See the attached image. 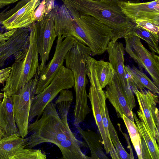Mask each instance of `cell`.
<instances>
[{
    "label": "cell",
    "mask_w": 159,
    "mask_h": 159,
    "mask_svg": "<svg viewBox=\"0 0 159 159\" xmlns=\"http://www.w3.org/2000/svg\"><path fill=\"white\" fill-rule=\"evenodd\" d=\"M130 137L139 159H142L141 139L137 126L134 122L124 115L122 117Z\"/></svg>",
    "instance_id": "obj_27"
},
{
    "label": "cell",
    "mask_w": 159,
    "mask_h": 159,
    "mask_svg": "<svg viewBox=\"0 0 159 159\" xmlns=\"http://www.w3.org/2000/svg\"><path fill=\"white\" fill-rule=\"evenodd\" d=\"M94 59L92 57H89L86 62L87 75L90 83L88 98L90 101L93 115L106 153H109L113 159H119L113 144L106 135L103 125L102 110L106 104V98L104 91L101 87L96 76Z\"/></svg>",
    "instance_id": "obj_6"
},
{
    "label": "cell",
    "mask_w": 159,
    "mask_h": 159,
    "mask_svg": "<svg viewBox=\"0 0 159 159\" xmlns=\"http://www.w3.org/2000/svg\"><path fill=\"white\" fill-rule=\"evenodd\" d=\"M91 54L89 47L75 39L73 46L65 57L66 67L71 70L74 78L75 103L73 115L75 126L83 122L91 112L87 102L88 98L86 87L88 81L86 62Z\"/></svg>",
    "instance_id": "obj_2"
},
{
    "label": "cell",
    "mask_w": 159,
    "mask_h": 159,
    "mask_svg": "<svg viewBox=\"0 0 159 159\" xmlns=\"http://www.w3.org/2000/svg\"><path fill=\"white\" fill-rule=\"evenodd\" d=\"M54 0L55 1V0Z\"/></svg>",
    "instance_id": "obj_38"
},
{
    "label": "cell",
    "mask_w": 159,
    "mask_h": 159,
    "mask_svg": "<svg viewBox=\"0 0 159 159\" xmlns=\"http://www.w3.org/2000/svg\"><path fill=\"white\" fill-rule=\"evenodd\" d=\"M40 73L39 69L33 78L16 93L11 95L15 120L18 133L26 137L28 133L29 118L31 105L35 95Z\"/></svg>",
    "instance_id": "obj_8"
},
{
    "label": "cell",
    "mask_w": 159,
    "mask_h": 159,
    "mask_svg": "<svg viewBox=\"0 0 159 159\" xmlns=\"http://www.w3.org/2000/svg\"><path fill=\"white\" fill-rule=\"evenodd\" d=\"M4 96V93H0V103L2 100Z\"/></svg>",
    "instance_id": "obj_37"
},
{
    "label": "cell",
    "mask_w": 159,
    "mask_h": 159,
    "mask_svg": "<svg viewBox=\"0 0 159 159\" xmlns=\"http://www.w3.org/2000/svg\"><path fill=\"white\" fill-rule=\"evenodd\" d=\"M40 0H30L20 9L1 22L8 30L27 28L34 23V12L40 2Z\"/></svg>",
    "instance_id": "obj_18"
},
{
    "label": "cell",
    "mask_w": 159,
    "mask_h": 159,
    "mask_svg": "<svg viewBox=\"0 0 159 159\" xmlns=\"http://www.w3.org/2000/svg\"><path fill=\"white\" fill-rule=\"evenodd\" d=\"M57 37L53 56L40 73L36 88V95L41 93L50 83L61 66L63 65L67 53L74 44L75 39L72 37H67L64 40L61 36Z\"/></svg>",
    "instance_id": "obj_12"
},
{
    "label": "cell",
    "mask_w": 159,
    "mask_h": 159,
    "mask_svg": "<svg viewBox=\"0 0 159 159\" xmlns=\"http://www.w3.org/2000/svg\"><path fill=\"white\" fill-rule=\"evenodd\" d=\"M28 137L25 148L33 147L45 143H49L57 146L62 141L75 137L70 128L68 122L60 118L55 103L51 102L45 108L41 117L29 124Z\"/></svg>",
    "instance_id": "obj_3"
},
{
    "label": "cell",
    "mask_w": 159,
    "mask_h": 159,
    "mask_svg": "<svg viewBox=\"0 0 159 159\" xmlns=\"http://www.w3.org/2000/svg\"></svg>",
    "instance_id": "obj_39"
},
{
    "label": "cell",
    "mask_w": 159,
    "mask_h": 159,
    "mask_svg": "<svg viewBox=\"0 0 159 159\" xmlns=\"http://www.w3.org/2000/svg\"><path fill=\"white\" fill-rule=\"evenodd\" d=\"M104 92L107 98L115 108L118 117L122 118L124 115L134 122L133 112L123 92L116 74L112 81L106 87Z\"/></svg>",
    "instance_id": "obj_17"
},
{
    "label": "cell",
    "mask_w": 159,
    "mask_h": 159,
    "mask_svg": "<svg viewBox=\"0 0 159 159\" xmlns=\"http://www.w3.org/2000/svg\"><path fill=\"white\" fill-rule=\"evenodd\" d=\"M96 76L101 88H105L112 81L115 73L111 64L102 60L94 59Z\"/></svg>",
    "instance_id": "obj_24"
},
{
    "label": "cell",
    "mask_w": 159,
    "mask_h": 159,
    "mask_svg": "<svg viewBox=\"0 0 159 159\" xmlns=\"http://www.w3.org/2000/svg\"><path fill=\"white\" fill-rule=\"evenodd\" d=\"M117 1L119 2H122L129 3H138L139 2L140 0H112Z\"/></svg>",
    "instance_id": "obj_35"
},
{
    "label": "cell",
    "mask_w": 159,
    "mask_h": 159,
    "mask_svg": "<svg viewBox=\"0 0 159 159\" xmlns=\"http://www.w3.org/2000/svg\"><path fill=\"white\" fill-rule=\"evenodd\" d=\"M28 141L27 138L19 134L4 137L0 140V159H11L16 152L25 148Z\"/></svg>",
    "instance_id": "obj_21"
},
{
    "label": "cell",
    "mask_w": 159,
    "mask_h": 159,
    "mask_svg": "<svg viewBox=\"0 0 159 159\" xmlns=\"http://www.w3.org/2000/svg\"><path fill=\"white\" fill-rule=\"evenodd\" d=\"M131 88L137 98L139 110L144 121L158 144L159 111L157 107L159 102L158 96L148 90H138L135 87Z\"/></svg>",
    "instance_id": "obj_13"
},
{
    "label": "cell",
    "mask_w": 159,
    "mask_h": 159,
    "mask_svg": "<svg viewBox=\"0 0 159 159\" xmlns=\"http://www.w3.org/2000/svg\"><path fill=\"white\" fill-rule=\"evenodd\" d=\"M134 22L137 26L156 34H159V25L151 21L144 20H137Z\"/></svg>",
    "instance_id": "obj_30"
},
{
    "label": "cell",
    "mask_w": 159,
    "mask_h": 159,
    "mask_svg": "<svg viewBox=\"0 0 159 159\" xmlns=\"http://www.w3.org/2000/svg\"><path fill=\"white\" fill-rule=\"evenodd\" d=\"M66 6L76 9L80 14L91 16L111 28V41H116L131 33L135 22L122 11L119 1L112 0H61Z\"/></svg>",
    "instance_id": "obj_1"
},
{
    "label": "cell",
    "mask_w": 159,
    "mask_h": 159,
    "mask_svg": "<svg viewBox=\"0 0 159 159\" xmlns=\"http://www.w3.org/2000/svg\"><path fill=\"white\" fill-rule=\"evenodd\" d=\"M29 43L26 48L14 56L9 76L1 90L11 96L24 86L36 74L39 68V52L35 40L34 23L29 28Z\"/></svg>",
    "instance_id": "obj_5"
},
{
    "label": "cell",
    "mask_w": 159,
    "mask_h": 159,
    "mask_svg": "<svg viewBox=\"0 0 159 159\" xmlns=\"http://www.w3.org/2000/svg\"><path fill=\"white\" fill-rule=\"evenodd\" d=\"M109 116V113L106 104L103 107L102 110V121L106 135L110 142L112 143L110 137L109 131V122L108 120Z\"/></svg>",
    "instance_id": "obj_32"
},
{
    "label": "cell",
    "mask_w": 159,
    "mask_h": 159,
    "mask_svg": "<svg viewBox=\"0 0 159 159\" xmlns=\"http://www.w3.org/2000/svg\"><path fill=\"white\" fill-rule=\"evenodd\" d=\"M127 79L131 87H135L138 90L148 89L153 93L158 94L159 88L153 81L135 66L124 65Z\"/></svg>",
    "instance_id": "obj_20"
},
{
    "label": "cell",
    "mask_w": 159,
    "mask_h": 159,
    "mask_svg": "<svg viewBox=\"0 0 159 159\" xmlns=\"http://www.w3.org/2000/svg\"><path fill=\"white\" fill-rule=\"evenodd\" d=\"M131 33L145 41L152 52L159 54V35L137 25L134 27Z\"/></svg>",
    "instance_id": "obj_26"
},
{
    "label": "cell",
    "mask_w": 159,
    "mask_h": 159,
    "mask_svg": "<svg viewBox=\"0 0 159 159\" xmlns=\"http://www.w3.org/2000/svg\"><path fill=\"white\" fill-rule=\"evenodd\" d=\"M66 7L75 21L68 36L89 47L91 56L102 54L111 40L112 30L92 16L81 14L73 8Z\"/></svg>",
    "instance_id": "obj_4"
},
{
    "label": "cell",
    "mask_w": 159,
    "mask_h": 159,
    "mask_svg": "<svg viewBox=\"0 0 159 159\" xmlns=\"http://www.w3.org/2000/svg\"><path fill=\"white\" fill-rule=\"evenodd\" d=\"M125 50L137 64L140 70L144 69L159 88V57L155 53L148 51L142 43L140 39L132 33L124 38Z\"/></svg>",
    "instance_id": "obj_9"
},
{
    "label": "cell",
    "mask_w": 159,
    "mask_h": 159,
    "mask_svg": "<svg viewBox=\"0 0 159 159\" xmlns=\"http://www.w3.org/2000/svg\"><path fill=\"white\" fill-rule=\"evenodd\" d=\"M35 40L40 63L39 70L41 72L44 68L56 37L55 31L54 16L52 10L45 15L43 19L34 23Z\"/></svg>",
    "instance_id": "obj_10"
},
{
    "label": "cell",
    "mask_w": 159,
    "mask_h": 159,
    "mask_svg": "<svg viewBox=\"0 0 159 159\" xmlns=\"http://www.w3.org/2000/svg\"><path fill=\"white\" fill-rule=\"evenodd\" d=\"M81 146L87 147L86 143L75 136L62 141L57 146L61 151L62 159H90L82 152Z\"/></svg>",
    "instance_id": "obj_23"
},
{
    "label": "cell",
    "mask_w": 159,
    "mask_h": 159,
    "mask_svg": "<svg viewBox=\"0 0 159 159\" xmlns=\"http://www.w3.org/2000/svg\"><path fill=\"white\" fill-rule=\"evenodd\" d=\"M20 0H0V8L13 3Z\"/></svg>",
    "instance_id": "obj_34"
},
{
    "label": "cell",
    "mask_w": 159,
    "mask_h": 159,
    "mask_svg": "<svg viewBox=\"0 0 159 159\" xmlns=\"http://www.w3.org/2000/svg\"><path fill=\"white\" fill-rule=\"evenodd\" d=\"M74 86L72 71L62 65L49 84L41 93L35 96L29 114V122L36 116V119H39L47 106L62 90L68 89Z\"/></svg>",
    "instance_id": "obj_7"
},
{
    "label": "cell",
    "mask_w": 159,
    "mask_h": 159,
    "mask_svg": "<svg viewBox=\"0 0 159 159\" xmlns=\"http://www.w3.org/2000/svg\"><path fill=\"white\" fill-rule=\"evenodd\" d=\"M11 69V66L0 70V84L3 83L8 78Z\"/></svg>",
    "instance_id": "obj_33"
},
{
    "label": "cell",
    "mask_w": 159,
    "mask_h": 159,
    "mask_svg": "<svg viewBox=\"0 0 159 159\" xmlns=\"http://www.w3.org/2000/svg\"><path fill=\"white\" fill-rule=\"evenodd\" d=\"M124 96L131 110L136 106L135 100L128 82L124 68L125 48L123 44L116 41H110L106 50Z\"/></svg>",
    "instance_id": "obj_11"
},
{
    "label": "cell",
    "mask_w": 159,
    "mask_h": 159,
    "mask_svg": "<svg viewBox=\"0 0 159 159\" xmlns=\"http://www.w3.org/2000/svg\"><path fill=\"white\" fill-rule=\"evenodd\" d=\"M73 99L71 91L63 89L60 92L58 98L55 102L58 114L61 119L65 122H68V116Z\"/></svg>",
    "instance_id": "obj_25"
},
{
    "label": "cell",
    "mask_w": 159,
    "mask_h": 159,
    "mask_svg": "<svg viewBox=\"0 0 159 159\" xmlns=\"http://www.w3.org/2000/svg\"><path fill=\"white\" fill-rule=\"evenodd\" d=\"M123 12L134 21L144 20L159 25V0L138 3L119 2Z\"/></svg>",
    "instance_id": "obj_14"
},
{
    "label": "cell",
    "mask_w": 159,
    "mask_h": 159,
    "mask_svg": "<svg viewBox=\"0 0 159 159\" xmlns=\"http://www.w3.org/2000/svg\"><path fill=\"white\" fill-rule=\"evenodd\" d=\"M137 113L139 118L133 112V115L140 137L142 159H159V147L156 139L151 133L139 110Z\"/></svg>",
    "instance_id": "obj_16"
},
{
    "label": "cell",
    "mask_w": 159,
    "mask_h": 159,
    "mask_svg": "<svg viewBox=\"0 0 159 159\" xmlns=\"http://www.w3.org/2000/svg\"><path fill=\"white\" fill-rule=\"evenodd\" d=\"M45 0H42L35 9L34 13V22L42 20L45 12Z\"/></svg>",
    "instance_id": "obj_31"
},
{
    "label": "cell",
    "mask_w": 159,
    "mask_h": 159,
    "mask_svg": "<svg viewBox=\"0 0 159 159\" xmlns=\"http://www.w3.org/2000/svg\"><path fill=\"white\" fill-rule=\"evenodd\" d=\"M82 138L91 152L90 159H107L102 147V142L99 135L89 129L84 130L79 125L76 126Z\"/></svg>",
    "instance_id": "obj_22"
},
{
    "label": "cell",
    "mask_w": 159,
    "mask_h": 159,
    "mask_svg": "<svg viewBox=\"0 0 159 159\" xmlns=\"http://www.w3.org/2000/svg\"><path fill=\"white\" fill-rule=\"evenodd\" d=\"M4 96L0 103V127L6 136L19 134L16 124L11 96L4 92Z\"/></svg>",
    "instance_id": "obj_19"
},
{
    "label": "cell",
    "mask_w": 159,
    "mask_h": 159,
    "mask_svg": "<svg viewBox=\"0 0 159 159\" xmlns=\"http://www.w3.org/2000/svg\"><path fill=\"white\" fill-rule=\"evenodd\" d=\"M109 122V131L112 142L119 159H132L131 156L125 150L119 140L117 132L111 121L109 116L108 117Z\"/></svg>",
    "instance_id": "obj_28"
},
{
    "label": "cell",
    "mask_w": 159,
    "mask_h": 159,
    "mask_svg": "<svg viewBox=\"0 0 159 159\" xmlns=\"http://www.w3.org/2000/svg\"><path fill=\"white\" fill-rule=\"evenodd\" d=\"M45 154L39 149L24 148L16 152L11 159H46Z\"/></svg>",
    "instance_id": "obj_29"
},
{
    "label": "cell",
    "mask_w": 159,
    "mask_h": 159,
    "mask_svg": "<svg viewBox=\"0 0 159 159\" xmlns=\"http://www.w3.org/2000/svg\"><path fill=\"white\" fill-rule=\"evenodd\" d=\"M5 136V135L0 127V140Z\"/></svg>",
    "instance_id": "obj_36"
},
{
    "label": "cell",
    "mask_w": 159,
    "mask_h": 159,
    "mask_svg": "<svg viewBox=\"0 0 159 159\" xmlns=\"http://www.w3.org/2000/svg\"><path fill=\"white\" fill-rule=\"evenodd\" d=\"M30 33L29 28L17 29L8 39L0 42V67L12 56L28 47Z\"/></svg>",
    "instance_id": "obj_15"
}]
</instances>
